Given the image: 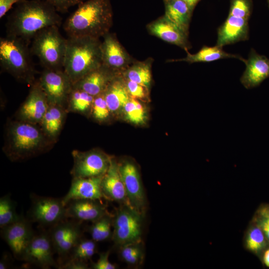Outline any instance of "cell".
Instances as JSON below:
<instances>
[{"instance_id":"6da1fadb","label":"cell","mask_w":269,"mask_h":269,"mask_svg":"<svg viewBox=\"0 0 269 269\" xmlns=\"http://www.w3.org/2000/svg\"><path fill=\"white\" fill-rule=\"evenodd\" d=\"M62 17L52 5L42 0H22L8 15L6 35L20 38L28 44L42 29L60 26Z\"/></svg>"},{"instance_id":"7a4b0ae2","label":"cell","mask_w":269,"mask_h":269,"mask_svg":"<svg viewBox=\"0 0 269 269\" xmlns=\"http://www.w3.org/2000/svg\"><path fill=\"white\" fill-rule=\"evenodd\" d=\"M113 22L111 0H86L68 17L63 28L68 37L100 39L110 32Z\"/></svg>"},{"instance_id":"3957f363","label":"cell","mask_w":269,"mask_h":269,"mask_svg":"<svg viewBox=\"0 0 269 269\" xmlns=\"http://www.w3.org/2000/svg\"><path fill=\"white\" fill-rule=\"evenodd\" d=\"M102 64L100 39L87 36L67 38L63 70L73 85Z\"/></svg>"},{"instance_id":"277c9868","label":"cell","mask_w":269,"mask_h":269,"mask_svg":"<svg viewBox=\"0 0 269 269\" xmlns=\"http://www.w3.org/2000/svg\"><path fill=\"white\" fill-rule=\"evenodd\" d=\"M6 138L5 153L10 160L15 161L41 152L49 138L36 124L19 120L9 125Z\"/></svg>"},{"instance_id":"5b68a950","label":"cell","mask_w":269,"mask_h":269,"mask_svg":"<svg viewBox=\"0 0 269 269\" xmlns=\"http://www.w3.org/2000/svg\"><path fill=\"white\" fill-rule=\"evenodd\" d=\"M28 44L6 35L0 38V66L17 79L31 84L34 82L35 69Z\"/></svg>"},{"instance_id":"8992f818","label":"cell","mask_w":269,"mask_h":269,"mask_svg":"<svg viewBox=\"0 0 269 269\" xmlns=\"http://www.w3.org/2000/svg\"><path fill=\"white\" fill-rule=\"evenodd\" d=\"M67 38L54 25L38 32L31 41L30 51L44 68L63 69Z\"/></svg>"},{"instance_id":"52a82bcc","label":"cell","mask_w":269,"mask_h":269,"mask_svg":"<svg viewBox=\"0 0 269 269\" xmlns=\"http://www.w3.org/2000/svg\"><path fill=\"white\" fill-rule=\"evenodd\" d=\"M144 213L120 205L113 216L112 240L118 247L142 241Z\"/></svg>"},{"instance_id":"ba28073f","label":"cell","mask_w":269,"mask_h":269,"mask_svg":"<svg viewBox=\"0 0 269 269\" xmlns=\"http://www.w3.org/2000/svg\"><path fill=\"white\" fill-rule=\"evenodd\" d=\"M48 103L63 107L73 84L63 69L44 68L38 80Z\"/></svg>"},{"instance_id":"9c48e42d","label":"cell","mask_w":269,"mask_h":269,"mask_svg":"<svg viewBox=\"0 0 269 269\" xmlns=\"http://www.w3.org/2000/svg\"><path fill=\"white\" fill-rule=\"evenodd\" d=\"M73 166L71 171L73 178H86L104 175L107 171L112 158L98 150L72 152Z\"/></svg>"},{"instance_id":"30bf717a","label":"cell","mask_w":269,"mask_h":269,"mask_svg":"<svg viewBox=\"0 0 269 269\" xmlns=\"http://www.w3.org/2000/svg\"><path fill=\"white\" fill-rule=\"evenodd\" d=\"M29 216L32 222L43 226H53L67 219L62 198L35 195L32 198Z\"/></svg>"},{"instance_id":"8fae6325","label":"cell","mask_w":269,"mask_h":269,"mask_svg":"<svg viewBox=\"0 0 269 269\" xmlns=\"http://www.w3.org/2000/svg\"><path fill=\"white\" fill-rule=\"evenodd\" d=\"M102 38V64L115 74L122 75L136 60L121 44L115 33L109 32Z\"/></svg>"},{"instance_id":"7c38bea8","label":"cell","mask_w":269,"mask_h":269,"mask_svg":"<svg viewBox=\"0 0 269 269\" xmlns=\"http://www.w3.org/2000/svg\"><path fill=\"white\" fill-rule=\"evenodd\" d=\"M78 222L65 219L52 226L50 237L61 264L69 258L73 248L82 239V231Z\"/></svg>"},{"instance_id":"4fadbf2b","label":"cell","mask_w":269,"mask_h":269,"mask_svg":"<svg viewBox=\"0 0 269 269\" xmlns=\"http://www.w3.org/2000/svg\"><path fill=\"white\" fill-rule=\"evenodd\" d=\"M119 168L130 205L144 213L146 198L138 168L128 160L119 163Z\"/></svg>"},{"instance_id":"5bb4252c","label":"cell","mask_w":269,"mask_h":269,"mask_svg":"<svg viewBox=\"0 0 269 269\" xmlns=\"http://www.w3.org/2000/svg\"><path fill=\"white\" fill-rule=\"evenodd\" d=\"M49 104L37 81L31 84L29 92L18 111L19 121L40 124Z\"/></svg>"},{"instance_id":"9a60e30c","label":"cell","mask_w":269,"mask_h":269,"mask_svg":"<svg viewBox=\"0 0 269 269\" xmlns=\"http://www.w3.org/2000/svg\"><path fill=\"white\" fill-rule=\"evenodd\" d=\"M1 233L14 257L22 259L34 236L30 222L21 217L17 221L1 229Z\"/></svg>"},{"instance_id":"2e32d148","label":"cell","mask_w":269,"mask_h":269,"mask_svg":"<svg viewBox=\"0 0 269 269\" xmlns=\"http://www.w3.org/2000/svg\"><path fill=\"white\" fill-rule=\"evenodd\" d=\"M53 249L50 235L44 233L34 235L21 260L42 269H49L56 265Z\"/></svg>"},{"instance_id":"e0dca14e","label":"cell","mask_w":269,"mask_h":269,"mask_svg":"<svg viewBox=\"0 0 269 269\" xmlns=\"http://www.w3.org/2000/svg\"><path fill=\"white\" fill-rule=\"evenodd\" d=\"M146 29L151 35L175 45L186 51L190 47L188 34L170 21L164 15L149 22Z\"/></svg>"},{"instance_id":"ac0fdd59","label":"cell","mask_w":269,"mask_h":269,"mask_svg":"<svg viewBox=\"0 0 269 269\" xmlns=\"http://www.w3.org/2000/svg\"><path fill=\"white\" fill-rule=\"evenodd\" d=\"M246 69L240 82L247 89L259 86L269 77V59L252 49L248 59L244 61Z\"/></svg>"},{"instance_id":"d6986e66","label":"cell","mask_w":269,"mask_h":269,"mask_svg":"<svg viewBox=\"0 0 269 269\" xmlns=\"http://www.w3.org/2000/svg\"><path fill=\"white\" fill-rule=\"evenodd\" d=\"M103 176L73 178L68 192L62 198L64 205L76 199L102 200L104 198L101 188Z\"/></svg>"},{"instance_id":"ffe728a7","label":"cell","mask_w":269,"mask_h":269,"mask_svg":"<svg viewBox=\"0 0 269 269\" xmlns=\"http://www.w3.org/2000/svg\"><path fill=\"white\" fill-rule=\"evenodd\" d=\"M66 217L79 222L92 223L108 213L106 205L102 200L76 199L66 205Z\"/></svg>"},{"instance_id":"44dd1931","label":"cell","mask_w":269,"mask_h":269,"mask_svg":"<svg viewBox=\"0 0 269 269\" xmlns=\"http://www.w3.org/2000/svg\"><path fill=\"white\" fill-rule=\"evenodd\" d=\"M104 198L120 205H129L126 189L121 176L119 163L113 158L101 182Z\"/></svg>"},{"instance_id":"7402d4cb","label":"cell","mask_w":269,"mask_h":269,"mask_svg":"<svg viewBox=\"0 0 269 269\" xmlns=\"http://www.w3.org/2000/svg\"><path fill=\"white\" fill-rule=\"evenodd\" d=\"M118 75L102 64L73 84V87L96 97L104 93L110 82Z\"/></svg>"},{"instance_id":"603a6c76","label":"cell","mask_w":269,"mask_h":269,"mask_svg":"<svg viewBox=\"0 0 269 269\" xmlns=\"http://www.w3.org/2000/svg\"><path fill=\"white\" fill-rule=\"evenodd\" d=\"M248 19L228 15L218 30L216 45L223 46L248 39Z\"/></svg>"},{"instance_id":"cb8c5ba5","label":"cell","mask_w":269,"mask_h":269,"mask_svg":"<svg viewBox=\"0 0 269 269\" xmlns=\"http://www.w3.org/2000/svg\"><path fill=\"white\" fill-rule=\"evenodd\" d=\"M104 93L111 114H118L123 110L131 98L122 75H119L114 78Z\"/></svg>"},{"instance_id":"d4e9b609","label":"cell","mask_w":269,"mask_h":269,"mask_svg":"<svg viewBox=\"0 0 269 269\" xmlns=\"http://www.w3.org/2000/svg\"><path fill=\"white\" fill-rule=\"evenodd\" d=\"M164 1V15L172 23L188 34L192 12L183 0H166Z\"/></svg>"},{"instance_id":"484cf974","label":"cell","mask_w":269,"mask_h":269,"mask_svg":"<svg viewBox=\"0 0 269 269\" xmlns=\"http://www.w3.org/2000/svg\"><path fill=\"white\" fill-rule=\"evenodd\" d=\"M185 57L167 60L168 62H186L189 63L196 62H210L226 58H236L244 62L245 59L238 55L229 53L223 50L222 47L215 45L213 47L204 46L196 53H190L186 51Z\"/></svg>"},{"instance_id":"4316f807","label":"cell","mask_w":269,"mask_h":269,"mask_svg":"<svg viewBox=\"0 0 269 269\" xmlns=\"http://www.w3.org/2000/svg\"><path fill=\"white\" fill-rule=\"evenodd\" d=\"M153 59L134 62L122 74L128 80L144 86L149 90L152 82L151 66Z\"/></svg>"},{"instance_id":"83f0119b","label":"cell","mask_w":269,"mask_h":269,"mask_svg":"<svg viewBox=\"0 0 269 269\" xmlns=\"http://www.w3.org/2000/svg\"><path fill=\"white\" fill-rule=\"evenodd\" d=\"M65 115L62 106L49 104L40 124L49 138H54L58 135L63 126Z\"/></svg>"},{"instance_id":"f1b7e54d","label":"cell","mask_w":269,"mask_h":269,"mask_svg":"<svg viewBox=\"0 0 269 269\" xmlns=\"http://www.w3.org/2000/svg\"><path fill=\"white\" fill-rule=\"evenodd\" d=\"M94 97L82 90L73 87L67 100L68 110L81 114L90 112Z\"/></svg>"},{"instance_id":"f546056e","label":"cell","mask_w":269,"mask_h":269,"mask_svg":"<svg viewBox=\"0 0 269 269\" xmlns=\"http://www.w3.org/2000/svg\"><path fill=\"white\" fill-rule=\"evenodd\" d=\"M113 216L109 213L92 222L89 232L92 240L96 242L112 239Z\"/></svg>"},{"instance_id":"4dcf8cb0","label":"cell","mask_w":269,"mask_h":269,"mask_svg":"<svg viewBox=\"0 0 269 269\" xmlns=\"http://www.w3.org/2000/svg\"><path fill=\"white\" fill-rule=\"evenodd\" d=\"M120 248V255L122 259L130 266H136L141 264L144 259V247L141 241L122 246Z\"/></svg>"},{"instance_id":"1f68e13d","label":"cell","mask_w":269,"mask_h":269,"mask_svg":"<svg viewBox=\"0 0 269 269\" xmlns=\"http://www.w3.org/2000/svg\"><path fill=\"white\" fill-rule=\"evenodd\" d=\"M125 119L135 125H141L145 122L146 112L143 105L139 100L130 98L123 110Z\"/></svg>"},{"instance_id":"d6a6232c","label":"cell","mask_w":269,"mask_h":269,"mask_svg":"<svg viewBox=\"0 0 269 269\" xmlns=\"http://www.w3.org/2000/svg\"><path fill=\"white\" fill-rule=\"evenodd\" d=\"M21 218L16 212L14 202L9 195L0 199V228L1 229L14 223Z\"/></svg>"},{"instance_id":"836d02e7","label":"cell","mask_w":269,"mask_h":269,"mask_svg":"<svg viewBox=\"0 0 269 269\" xmlns=\"http://www.w3.org/2000/svg\"><path fill=\"white\" fill-rule=\"evenodd\" d=\"M96 243L92 239H81L72 250L68 259H76L87 262L97 252Z\"/></svg>"},{"instance_id":"e575fe53","label":"cell","mask_w":269,"mask_h":269,"mask_svg":"<svg viewBox=\"0 0 269 269\" xmlns=\"http://www.w3.org/2000/svg\"><path fill=\"white\" fill-rule=\"evenodd\" d=\"M268 241L262 229L257 224L249 232L246 240L247 248L252 252L258 253L266 248Z\"/></svg>"},{"instance_id":"d590c367","label":"cell","mask_w":269,"mask_h":269,"mask_svg":"<svg viewBox=\"0 0 269 269\" xmlns=\"http://www.w3.org/2000/svg\"><path fill=\"white\" fill-rule=\"evenodd\" d=\"M90 113L93 118L99 122H104L109 119L111 113L104 93L94 97Z\"/></svg>"},{"instance_id":"8d00e7d4","label":"cell","mask_w":269,"mask_h":269,"mask_svg":"<svg viewBox=\"0 0 269 269\" xmlns=\"http://www.w3.org/2000/svg\"><path fill=\"white\" fill-rule=\"evenodd\" d=\"M252 7V0H231L229 14L249 19Z\"/></svg>"},{"instance_id":"74e56055","label":"cell","mask_w":269,"mask_h":269,"mask_svg":"<svg viewBox=\"0 0 269 269\" xmlns=\"http://www.w3.org/2000/svg\"><path fill=\"white\" fill-rule=\"evenodd\" d=\"M123 78L127 91L131 98L142 101L148 99L149 89L136 82L128 80L124 77Z\"/></svg>"},{"instance_id":"f35d334b","label":"cell","mask_w":269,"mask_h":269,"mask_svg":"<svg viewBox=\"0 0 269 269\" xmlns=\"http://www.w3.org/2000/svg\"><path fill=\"white\" fill-rule=\"evenodd\" d=\"M52 5L58 12H66L69 8L86 0H42Z\"/></svg>"},{"instance_id":"ab89813d","label":"cell","mask_w":269,"mask_h":269,"mask_svg":"<svg viewBox=\"0 0 269 269\" xmlns=\"http://www.w3.org/2000/svg\"><path fill=\"white\" fill-rule=\"evenodd\" d=\"M110 251L102 253L99 255L97 261L92 264L91 268L93 269H115L116 266L109 260Z\"/></svg>"},{"instance_id":"60d3db41","label":"cell","mask_w":269,"mask_h":269,"mask_svg":"<svg viewBox=\"0 0 269 269\" xmlns=\"http://www.w3.org/2000/svg\"><path fill=\"white\" fill-rule=\"evenodd\" d=\"M61 269H87L88 265L86 262L76 260L68 259L58 266Z\"/></svg>"},{"instance_id":"b9f144b4","label":"cell","mask_w":269,"mask_h":269,"mask_svg":"<svg viewBox=\"0 0 269 269\" xmlns=\"http://www.w3.org/2000/svg\"><path fill=\"white\" fill-rule=\"evenodd\" d=\"M22 0H0V18H2L12 6Z\"/></svg>"},{"instance_id":"7bdbcfd3","label":"cell","mask_w":269,"mask_h":269,"mask_svg":"<svg viewBox=\"0 0 269 269\" xmlns=\"http://www.w3.org/2000/svg\"><path fill=\"white\" fill-rule=\"evenodd\" d=\"M257 224L261 227L267 239L269 242V220L260 215Z\"/></svg>"},{"instance_id":"ee69618b","label":"cell","mask_w":269,"mask_h":269,"mask_svg":"<svg viewBox=\"0 0 269 269\" xmlns=\"http://www.w3.org/2000/svg\"><path fill=\"white\" fill-rule=\"evenodd\" d=\"M9 266V261L7 255L3 256L0 261V269H6Z\"/></svg>"},{"instance_id":"f6af8a7d","label":"cell","mask_w":269,"mask_h":269,"mask_svg":"<svg viewBox=\"0 0 269 269\" xmlns=\"http://www.w3.org/2000/svg\"><path fill=\"white\" fill-rule=\"evenodd\" d=\"M188 5L192 11H193L197 4L200 0H183Z\"/></svg>"},{"instance_id":"bcb514c9","label":"cell","mask_w":269,"mask_h":269,"mask_svg":"<svg viewBox=\"0 0 269 269\" xmlns=\"http://www.w3.org/2000/svg\"><path fill=\"white\" fill-rule=\"evenodd\" d=\"M260 215L269 220V206L263 207L260 211Z\"/></svg>"},{"instance_id":"7dc6e473","label":"cell","mask_w":269,"mask_h":269,"mask_svg":"<svg viewBox=\"0 0 269 269\" xmlns=\"http://www.w3.org/2000/svg\"><path fill=\"white\" fill-rule=\"evenodd\" d=\"M263 261L265 265L269 268V249L267 250L264 253Z\"/></svg>"},{"instance_id":"c3c4849f","label":"cell","mask_w":269,"mask_h":269,"mask_svg":"<svg viewBox=\"0 0 269 269\" xmlns=\"http://www.w3.org/2000/svg\"><path fill=\"white\" fill-rule=\"evenodd\" d=\"M268 0V2L269 5V0Z\"/></svg>"},{"instance_id":"681fc988","label":"cell","mask_w":269,"mask_h":269,"mask_svg":"<svg viewBox=\"0 0 269 269\" xmlns=\"http://www.w3.org/2000/svg\"><path fill=\"white\" fill-rule=\"evenodd\" d=\"M163 1L166 0H163Z\"/></svg>"}]
</instances>
